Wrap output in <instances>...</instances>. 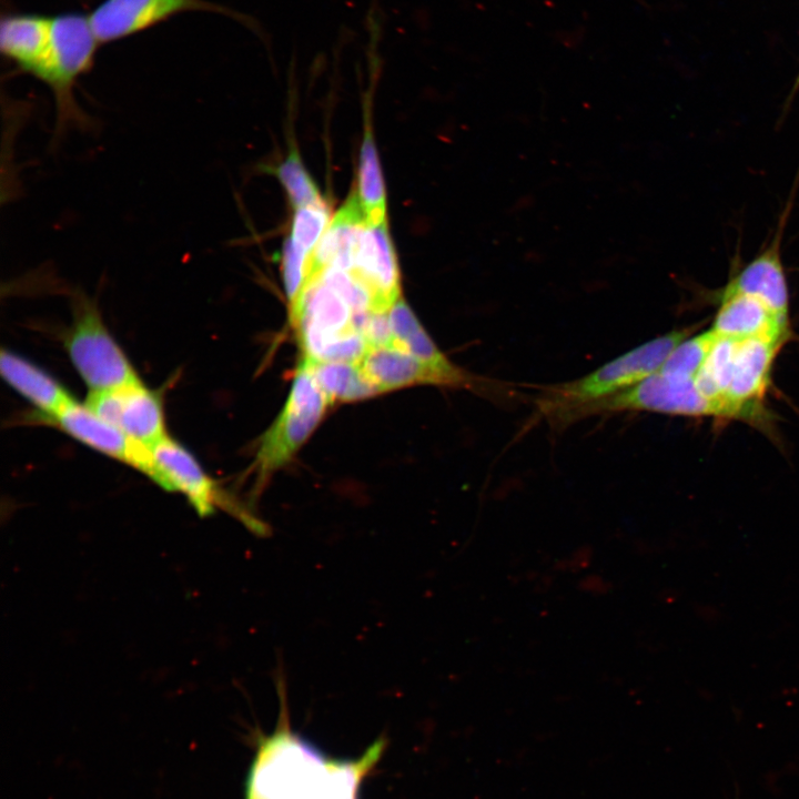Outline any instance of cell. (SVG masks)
<instances>
[{
    "label": "cell",
    "instance_id": "obj_1",
    "mask_svg": "<svg viewBox=\"0 0 799 799\" xmlns=\"http://www.w3.org/2000/svg\"><path fill=\"white\" fill-rule=\"evenodd\" d=\"M275 730L259 739L245 781V799H358L362 781L385 748L377 739L357 759H333L295 734L289 724L285 694Z\"/></svg>",
    "mask_w": 799,
    "mask_h": 799
},
{
    "label": "cell",
    "instance_id": "obj_2",
    "mask_svg": "<svg viewBox=\"0 0 799 799\" xmlns=\"http://www.w3.org/2000/svg\"><path fill=\"white\" fill-rule=\"evenodd\" d=\"M290 314L307 360L360 362L368 347L363 331L374 313H356L322 277L304 289Z\"/></svg>",
    "mask_w": 799,
    "mask_h": 799
},
{
    "label": "cell",
    "instance_id": "obj_3",
    "mask_svg": "<svg viewBox=\"0 0 799 799\" xmlns=\"http://www.w3.org/2000/svg\"><path fill=\"white\" fill-rule=\"evenodd\" d=\"M620 411H646L682 416H716L755 419L759 412L731 403L706 397L695 380L674 378L659 372L614 395L568 409L555 412L547 418L565 426L579 418Z\"/></svg>",
    "mask_w": 799,
    "mask_h": 799
},
{
    "label": "cell",
    "instance_id": "obj_4",
    "mask_svg": "<svg viewBox=\"0 0 799 799\" xmlns=\"http://www.w3.org/2000/svg\"><path fill=\"white\" fill-rule=\"evenodd\" d=\"M99 45L88 16L64 12L51 17L50 51L34 78L52 92L55 139L69 129L91 127L90 118L75 100L74 87L79 78L93 65Z\"/></svg>",
    "mask_w": 799,
    "mask_h": 799
},
{
    "label": "cell",
    "instance_id": "obj_5",
    "mask_svg": "<svg viewBox=\"0 0 799 799\" xmlns=\"http://www.w3.org/2000/svg\"><path fill=\"white\" fill-rule=\"evenodd\" d=\"M694 330V328H692ZM691 328L671 331L565 383L543 387L537 405L546 417L625 391L660 370L669 354L690 336Z\"/></svg>",
    "mask_w": 799,
    "mask_h": 799
},
{
    "label": "cell",
    "instance_id": "obj_6",
    "mask_svg": "<svg viewBox=\"0 0 799 799\" xmlns=\"http://www.w3.org/2000/svg\"><path fill=\"white\" fill-rule=\"evenodd\" d=\"M328 404L326 394L302 360L284 408L257 448L254 467L259 482L291 459L315 429Z\"/></svg>",
    "mask_w": 799,
    "mask_h": 799
},
{
    "label": "cell",
    "instance_id": "obj_7",
    "mask_svg": "<svg viewBox=\"0 0 799 799\" xmlns=\"http://www.w3.org/2000/svg\"><path fill=\"white\" fill-rule=\"evenodd\" d=\"M68 355L90 392L140 382L130 361L107 330L94 303L80 300L64 338Z\"/></svg>",
    "mask_w": 799,
    "mask_h": 799
},
{
    "label": "cell",
    "instance_id": "obj_8",
    "mask_svg": "<svg viewBox=\"0 0 799 799\" xmlns=\"http://www.w3.org/2000/svg\"><path fill=\"white\" fill-rule=\"evenodd\" d=\"M85 405L99 417L149 448L168 436L162 400L141 382L90 392Z\"/></svg>",
    "mask_w": 799,
    "mask_h": 799
},
{
    "label": "cell",
    "instance_id": "obj_9",
    "mask_svg": "<svg viewBox=\"0 0 799 799\" xmlns=\"http://www.w3.org/2000/svg\"><path fill=\"white\" fill-rule=\"evenodd\" d=\"M792 199L779 216L768 244L738 269L716 295L746 294L767 304L777 314L789 317L790 292L782 261V237L792 208Z\"/></svg>",
    "mask_w": 799,
    "mask_h": 799
},
{
    "label": "cell",
    "instance_id": "obj_10",
    "mask_svg": "<svg viewBox=\"0 0 799 799\" xmlns=\"http://www.w3.org/2000/svg\"><path fill=\"white\" fill-rule=\"evenodd\" d=\"M222 11L204 0H102L89 14L100 42L118 41L186 11Z\"/></svg>",
    "mask_w": 799,
    "mask_h": 799
},
{
    "label": "cell",
    "instance_id": "obj_11",
    "mask_svg": "<svg viewBox=\"0 0 799 799\" xmlns=\"http://www.w3.org/2000/svg\"><path fill=\"white\" fill-rule=\"evenodd\" d=\"M150 449L152 472L149 478L158 486L183 494L201 517L212 515L223 505V496L214 481L180 443L166 436Z\"/></svg>",
    "mask_w": 799,
    "mask_h": 799
},
{
    "label": "cell",
    "instance_id": "obj_12",
    "mask_svg": "<svg viewBox=\"0 0 799 799\" xmlns=\"http://www.w3.org/2000/svg\"><path fill=\"white\" fill-rule=\"evenodd\" d=\"M373 295L378 313H387L400 299V273L386 218L363 224L350 271Z\"/></svg>",
    "mask_w": 799,
    "mask_h": 799
},
{
    "label": "cell",
    "instance_id": "obj_13",
    "mask_svg": "<svg viewBox=\"0 0 799 799\" xmlns=\"http://www.w3.org/2000/svg\"><path fill=\"white\" fill-rule=\"evenodd\" d=\"M51 422L82 444L123 462L149 477L152 471L151 449L99 417L85 404L73 400Z\"/></svg>",
    "mask_w": 799,
    "mask_h": 799
},
{
    "label": "cell",
    "instance_id": "obj_14",
    "mask_svg": "<svg viewBox=\"0 0 799 799\" xmlns=\"http://www.w3.org/2000/svg\"><path fill=\"white\" fill-rule=\"evenodd\" d=\"M717 301L719 307L711 330L719 336L788 340L789 317L777 314L762 301L746 294L717 295Z\"/></svg>",
    "mask_w": 799,
    "mask_h": 799
},
{
    "label": "cell",
    "instance_id": "obj_15",
    "mask_svg": "<svg viewBox=\"0 0 799 799\" xmlns=\"http://www.w3.org/2000/svg\"><path fill=\"white\" fill-rule=\"evenodd\" d=\"M388 322L393 335L392 342L439 373L446 386L481 391L482 385L486 383L447 360L404 300L398 299L392 305L388 311Z\"/></svg>",
    "mask_w": 799,
    "mask_h": 799
},
{
    "label": "cell",
    "instance_id": "obj_16",
    "mask_svg": "<svg viewBox=\"0 0 799 799\" xmlns=\"http://www.w3.org/2000/svg\"><path fill=\"white\" fill-rule=\"evenodd\" d=\"M785 342L769 337L738 340L727 398L760 409L771 380L772 364Z\"/></svg>",
    "mask_w": 799,
    "mask_h": 799
},
{
    "label": "cell",
    "instance_id": "obj_17",
    "mask_svg": "<svg viewBox=\"0 0 799 799\" xmlns=\"http://www.w3.org/2000/svg\"><path fill=\"white\" fill-rule=\"evenodd\" d=\"M365 223V214L354 192L338 209L316 245L309 261L306 286L330 267L346 272L353 269L358 232Z\"/></svg>",
    "mask_w": 799,
    "mask_h": 799
},
{
    "label": "cell",
    "instance_id": "obj_18",
    "mask_svg": "<svg viewBox=\"0 0 799 799\" xmlns=\"http://www.w3.org/2000/svg\"><path fill=\"white\" fill-rule=\"evenodd\" d=\"M51 17L8 12L0 22V50L18 71L36 77L48 58Z\"/></svg>",
    "mask_w": 799,
    "mask_h": 799
},
{
    "label": "cell",
    "instance_id": "obj_19",
    "mask_svg": "<svg viewBox=\"0 0 799 799\" xmlns=\"http://www.w3.org/2000/svg\"><path fill=\"white\" fill-rule=\"evenodd\" d=\"M358 364L380 393L414 384L446 386L439 373L394 342L368 346Z\"/></svg>",
    "mask_w": 799,
    "mask_h": 799
},
{
    "label": "cell",
    "instance_id": "obj_20",
    "mask_svg": "<svg viewBox=\"0 0 799 799\" xmlns=\"http://www.w3.org/2000/svg\"><path fill=\"white\" fill-rule=\"evenodd\" d=\"M0 372L4 381L38 408L45 419L52 421L73 401L70 393L50 374L9 350L1 351Z\"/></svg>",
    "mask_w": 799,
    "mask_h": 799
},
{
    "label": "cell",
    "instance_id": "obj_21",
    "mask_svg": "<svg viewBox=\"0 0 799 799\" xmlns=\"http://www.w3.org/2000/svg\"><path fill=\"white\" fill-rule=\"evenodd\" d=\"M303 360L310 366L330 403L364 400L380 393L366 377L358 362H317L305 357Z\"/></svg>",
    "mask_w": 799,
    "mask_h": 799
},
{
    "label": "cell",
    "instance_id": "obj_22",
    "mask_svg": "<svg viewBox=\"0 0 799 799\" xmlns=\"http://www.w3.org/2000/svg\"><path fill=\"white\" fill-rule=\"evenodd\" d=\"M355 192L366 222L375 223L386 218L385 189L373 134L368 125L361 148L357 190Z\"/></svg>",
    "mask_w": 799,
    "mask_h": 799
},
{
    "label": "cell",
    "instance_id": "obj_23",
    "mask_svg": "<svg viewBox=\"0 0 799 799\" xmlns=\"http://www.w3.org/2000/svg\"><path fill=\"white\" fill-rule=\"evenodd\" d=\"M737 345L738 340L718 335L697 373L695 377L696 385L709 400L735 404L727 398V392L731 380Z\"/></svg>",
    "mask_w": 799,
    "mask_h": 799
},
{
    "label": "cell",
    "instance_id": "obj_24",
    "mask_svg": "<svg viewBox=\"0 0 799 799\" xmlns=\"http://www.w3.org/2000/svg\"><path fill=\"white\" fill-rule=\"evenodd\" d=\"M718 338L712 330L687 337L669 354L659 373L682 380H695L709 351Z\"/></svg>",
    "mask_w": 799,
    "mask_h": 799
},
{
    "label": "cell",
    "instance_id": "obj_25",
    "mask_svg": "<svg viewBox=\"0 0 799 799\" xmlns=\"http://www.w3.org/2000/svg\"><path fill=\"white\" fill-rule=\"evenodd\" d=\"M272 171L284 186L295 209L324 202L294 145L290 146L286 158Z\"/></svg>",
    "mask_w": 799,
    "mask_h": 799
},
{
    "label": "cell",
    "instance_id": "obj_26",
    "mask_svg": "<svg viewBox=\"0 0 799 799\" xmlns=\"http://www.w3.org/2000/svg\"><path fill=\"white\" fill-rule=\"evenodd\" d=\"M328 221L330 210L325 202L295 209L290 237L309 259L330 224Z\"/></svg>",
    "mask_w": 799,
    "mask_h": 799
},
{
    "label": "cell",
    "instance_id": "obj_27",
    "mask_svg": "<svg viewBox=\"0 0 799 799\" xmlns=\"http://www.w3.org/2000/svg\"><path fill=\"white\" fill-rule=\"evenodd\" d=\"M310 259L287 237L283 246V280L286 297L292 306L307 283Z\"/></svg>",
    "mask_w": 799,
    "mask_h": 799
},
{
    "label": "cell",
    "instance_id": "obj_28",
    "mask_svg": "<svg viewBox=\"0 0 799 799\" xmlns=\"http://www.w3.org/2000/svg\"><path fill=\"white\" fill-rule=\"evenodd\" d=\"M798 87H799V77H798V79H797V81H796V83H795L793 91H796V90L798 89Z\"/></svg>",
    "mask_w": 799,
    "mask_h": 799
}]
</instances>
